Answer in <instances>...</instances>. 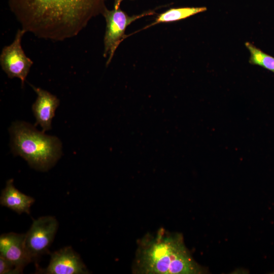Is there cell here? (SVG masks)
<instances>
[{"label": "cell", "mask_w": 274, "mask_h": 274, "mask_svg": "<svg viewBox=\"0 0 274 274\" xmlns=\"http://www.w3.org/2000/svg\"><path fill=\"white\" fill-rule=\"evenodd\" d=\"M107 0H8L22 29L40 39L60 41L75 37L93 17L102 14Z\"/></svg>", "instance_id": "1"}, {"label": "cell", "mask_w": 274, "mask_h": 274, "mask_svg": "<svg viewBox=\"0 0 274 274\" xmlns=\"http://www.w3.org/2000/svg\"><path fill=\"white\" fill-rule=\"evenodd\" d=\"M132 272L141 274H200L198 264L186 247L183 235L161 228L148 233L138 243Z\"/></svg>", "instance_id": "2"}, {"label": "cell", "mask_w": 274, "mask_h": 274, "mask_svg": "<svg viewBox=\"0 0 274 274\" xmlns=\"http://www.w3.org/2000/svg\"><path fill=\"white\" fill-rule=\"evenodd\" d=\"M11 147L15 155L42 171L53 166L61 154V144L56 136L47 135L25 122H14L10 128Z\"/></svg>", "instance_id": "3"}, {"label": "cell", "mask_w": 274, "mask_h": 274, "mask_svg": "<svg viewBox=\"0 0 274 274\" xmlns=\"http://www.w3.org/2000/svg\"><path fill=\"white\" fill-rule=\"evenodd\" d=\"M155 14L153 11L145 12L139 15L129 16L120 8L118 9L104 11L102 15L106 21V29L104 39V56H108V65L120 43L125 38L126 27L133 21L145 16Z\"/></svg>", "instance_id": "4"}, {"label": "cell", "mask_w": 274, "mask_h": 274, "mask_svg": "<svg viewBox=\"0 0 274 274\" xmlns=\"http://www.w3.org/2000/svg\"><path fill=\"white\" fill-rule=\"evenodd\" d=\"M58 223L54 217H41L34 220L25 233V244L31 262L37 261L49 249L55 237Z\"/></svg>", "instance_id": "5"}, {"label": "cell", "mask_w": 274, "mask_h": 274, "mask_svg": "<svg viewBox=\"0 0 274 274\" xmlns=\"http://www.w3.org/2000/svg\"><path fill=\"white\" fill-rule=\"evenodd\" d=\"M25 33L24 29H18L12 43L5 46L0 55V64L3 70L9 78L20 79L22 86L33 64L21 46V40Z\"/></svg>", "instance_id": "6"}, {"label": "cell", "mask_w": 274, "mask_h": 274, "mask_svg": "<svg viewBox=\"0 0 274 274\" xmlns=\"http://www.w3.org/2000/svg\"><path fill=\"white\" fill-rule=\"evenodd\" d=\"M39 273L47 274H87L89 271L79 255L71 247L51 254L49 264L45 269L38 268Z\"/></svg>", "instance_id": "7"}, {"label": "cell", "mask_w": 274, "mask_h": 274, "mask_svg": "<svg viewBox=\"0 0 274 274\" xmlns=\"http://www.w3.org/2000/svg\"><path fill=\"white\" fill-rule=\"evenodd\" d=\"M25 234L9 232L0 237V256L22 270L31 262L25 244Z\"/></svg>", "instance_id": "8"}, {"label": "cell", "mask_w": 274, "mask_h": 274, "mask_svg": "<svg viewBox=\"0 0 274 274\" xmlns=\"http://www.w3.org/2000/svg\"><path fill=\"white\" fill-rule=\"evenodd\" d=\"M31 86L37 94V98L32 106L36 119V125H40L42 131L45 132L51 129L52 120L59 106V100L55 95L45 90Z\"/></svg>", "instance_id": "9"}, {"label": "cell", "mask_w": 274, "mask_h": 274, "mask_svg": "<svg viewBox=\"0 0 274 274\" xmlns=\"http://www.w3.org/2000/svg\"><path fill=\"white\" fill-rule=\"evenodd\" d=\"M35 200L17 189L13 185V180L7 181L5 188L2 190L0 203L16 212L18 214L30 213V208Z\"/></svg>", "instance_id": "10"}, {"label": "cell", "mask_w": 274, "mask_h": 274, "mask_svg": "<svg viewBox=\"0 0 274 274\" xmlns=\"http://www.w3.org/2000/svg\"><path fill=\"white\" fill-rule=\"evenodd\" d=\"M207 10L205 7L170 8L158 15L155 21L147 27L158 23L173 22L184 19Z\"/></svg>", "instance_id": "11"}, {"label": "cell", "mask_w": 274, "mask_h": 274, "mask_svg": "<svg viewBox=\"0 0 274 274\" xmlns=\"http://www.w3.org/2000/svg\"><path fill=\"white\" fill-rule=\"evenodd\" d=\"M245 46L250 53L249 63L259 65L274 73V57L266 54L253 44L247 42Z\"/></svg>", "instance_id": "12"}, {"label": "cell", "mask_w": 274, "mask_h": 274, "mask_svg": "<svg viewBox=\"0 0 274 274\" xmlns=\"http://www.w3.org/2000/svg\"><path fill=\"white\" fill-rule=\"evenodd\" d=\"M23 272V270L18 268L12 263L0 256V273L18 274Z\"/></svg>", "instance_id": "13"}, {"label": "cell", "mask_w": 274, "mask_h": 274, "mask_svg": "<svg viewBox=\"0 0 274 274\" xmlns=\"http://www.w3.org/2000/svg\"><path fill=\"white\" fill-rule=\"evenodd\" d=\"M123 0H114V9H118L120 8L121 3Z\"/></svg>", "instance_id": "14"}]
</instances>
